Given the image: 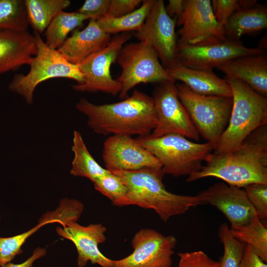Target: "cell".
I'll list each match as a JSON object with an SVG mask.
<instances>
[{
    "instance_id": "1",
    "label": "cell",
    "mask_w": 267,
    "mask_h": 267,
    "mask_svg": "<svg viewBox=\"0 0 267 267\" xmlns=\"http://www.w3.org/2000/svg\"><path fill=\"white\" fill-rule=\"evenodd\" d=\"M205 161L198 172L188 176V182L214 177L240 188L267 184V125L252 132L235 150L222 155L211 152Z\"/></svg>"
},
{
    "instance_id": "2",
    "label": "cell",
    "mask_w": 267,
    "mask_h": 267,
    "mask_svg": "<svg viewBox=\"0 0 267 267\" xmlns=\"http://www.w3.org/2000/svg\"><path fill=\"white\" fill-rule=\"evenodd\" d=\"M75 107L93 131L104 135H147L157 125L152 97L137 90L120 102L98 105L82 98Z\"/></svg>"
},
{
    "instance_id": "3",
    "label": "cell",
    "mask_w": 267,
    "mask_h": 267,
    "mask_svg": "<svg viewBox=\"0 0 267 267\" xmlns=\"http://www.w3.org/2000/svg\"><path fill=\"white\" fill-rule=\"evenodd\" d=\"M111 172L122 180L127 189L120 206L136 205L152 209L165 222L172 217L203 205L196 195H179L168 191L163 182L164 174L162 169Z\"/></svg>"
},
{
    "instance_id": "4",
    "label": "cell",
    "mask_w": 267,
    "mask_h": 267,
    "mask_svg": "<svg viewBox=\"0 0 267 267\" xmlns=\"http://www.w3.org/2000/svg\"><path fill=\"white\" fill-rule=\"evenodd\" d=\"M229 85L232 106L228 125L213 150L216 155L235 150L258 128L267 125V98L237 80L224 79Z\"/></svg>"
},
{
    "instance_id": "5",
    "label": "cell",
    "mask_w": 267,
    "mask_h": 267,
    "mask_svg": "<svg viewBox=\"0 0 267 267\" xmlns=\"http://www.w3.org/2000/svg\"><path fill=\"white\" fill-rule=\"evenodd\" d=\"M161 163L162 170L175 177L198 172L202 162L213 150L209 142L196 143L178 134H169L158 137L150 135L135 138Z\"/></svg>"
},
{
    "instance_id": "6",
    "label": "cell",
    "mask_w": 267,
    "mask_h": 267,
    "mask_svg": "<svg viewBox=\"0 0 267 267\" xmlns=\"http://www.w3.org/2000/svg\"><path fill=\"white\" fill-rule=\"evenodd\" d=\"M37 45L36 55L28 65L29 71L15 74L8 85L9 90L21 95L30 104L33 102L34 93L41 83L52 78L73 80L82 84L84 79L77 64L68 61L56 49L49 47L40 34L34 32Z\"/></svg>"
},
{
    "instance_id": "7",
    "label": "cell",
    "mask_w": 267,
    "mask_h": 267,
    "mask_svg": "<svg viewBox=\"0 0 267 267\" xmlns=\"http://www.w3.org/2000/svg\"><path fill=\"white\" fill-rule=\"evenodd\" d=\"M176 86L178 98L199 135L214 150L228 125L232 97L200 94L182 83Z\"/></svg>"
},
{
    "instance_id": "8",
    "label": "cell",
    "mask_w": 267,
    "mask_h": 267,
    "mask_svg": "<svg viewBox=\"0 0 267 267\" xmlns=\"http://www.w3.org/2000/svg\"><path fill=\"white\" fill-rule=\"evenodd\" d=\"M116 61L122 70L115 79L121 86L119 97L122 100L127 98L129 91L140 84L175 82L161 63L156 50L145 43L125 44Z\"/></svg>"
},
{
    "instance_id": "9",
    "label": "cell",
    "mask_w": 267,
    "mask_h": 267,
    "mask_svg": "<svg viewBox=\"0 0 267 267\" xmlns=\"http://www.w3.org/2000/svg\"><path fill=\"white\" fill-rule=\"evenodd\" d=\"M131 38L128 32L115 35L105 48L77 64L84 81L82 84L73 85V89L79 92L101 91L112 95L119 94L121 86L112 78L110 68L121 49Z\"/></svg>"
},
{
    "instance_id": "10",
    "label": "cell",
    "mask_w": 267,
    "mask_h": 267,
    "mask_svg": "<svg viewBox=\"0 0 267 267\" xmlns=\"http://www.w3.org/2000/svg\"><path fill=\"white\" fill-rule=\"evenodd\" d=\"M152 97L157 125L150 136L158 137L174 133L194 140L199 139L200 135L178 98L175 82L159 83Z\"/></svg>"
},
{
    "instance_id": "11",
    "label": "cell",
    "mask_w": 267,
    "mask_h": 267,
    "mask_svg": "<svg viewBox=\"0 0 267 267\" xmlns=\"http://www.w3.org/2000/svg\"><path fill=\"white\" fill-rule=\"evenodd\" d=\"M265 52L259 48L244 45L239 40L226 39L213 43L177 44V61L193 69L213 71V69L237 58Z\"/></svg>"
},
{
    "instance_id": "12",
    "label": "cell",
    "mask_w": 267,
    "mask_h": 267,
    "mask_svg": "<svg viewBox=\"0 0 267 267\" xmlns=\"http://www.w3.org/2000/svg\"><path fill=\"white\" fill-rule=\"evenodd\" d=\"M180 27L178 44L195 45L226 39L223 27L216 20L210 0H184L183 9L177 20Z\"/></svg>"
},
{
    "instance_id": "13",
    "label": "cell",
    "mask_w": 267,
    "mask_h": 267,
    "mask_svg": "<svg viewBox=\"0 0 267 267\" xmlns=\"http://www.w3.org/2000/svg\"><path fill=\"white\" fill-rule=\"evenodd\" d=\"M176 22V18L168 15L164 1L154 0L143 24L134 34L139 42L149 44L156 50L165 68L177 62Z\"/></svg>"
},
{
    "instance_id": "14",
    "label": "cell",
    "mask_w": 267,
    "mask_h": 267,
    "mask_svg": "<svg viewBox=\"0 0 267 267\" xmlns=\"http://www.w3.org/2000/svg\"><path fill=\"white\" fill-rule=\"evenodd\" d=\"M177 243L173 235L165 236L153 229H141L132 239L133 252L114 260L113 267H171Z\"/></svg>"
},
{
    "instance_id": "15",
    "label": "cell",
    "mask_w": 267,
    "mask_h": 267,
    "mask_svg": "<svg viewBox=\"0 0 267 267\" xmlns=\"http://www.w3.org/2000/svg\"><path fill=\"white\" fill-rule=\"evenodd\" d=\"M102 158L106 169L135 171L162 169L160 161L149 150L130 136L112 135L104 141Z\"/></svg>"
},
{
    "instance_id": "16",
    "label": "cell",
    "mask_w": 267,
    "mask_h": 267,
    "mask_svg": "<svg viewBox=\"0 0 267 267\" xmlns=\"http://www.w3.org/2000/svg\"><path fill=\"white\" fill-rule=\"evenodd\" d=\"M196 196L203 205L210 204L219 209L232 226L246 224L257 216L243 188L218 182Z\"/></svg>"
},
{
    "instance_id": "17",
    "label": "cell",
    "mask_w": 267,
    "mask_h": 267,
    "mask_svg": "<svg viewBox=\"0 0 267 267\" xmlns=\"http://www.w3.org/2000/svg\"><path fill=\"white\" fill-rule=\"evenodd\" d=\"M106 227L101 223L83 226L77 222L56 228L60 236L74 244L78 253V267H85L88 262L101 267H113L114 260L105 257L98 248V245L106 240Z\"/></svg>"
},
{
    "instance_id": "18",
    "label": "cell",
    "mask_w": 267,
    "mask_h": 267,
    "mask_svg": "<svg viewBox=\"0 0 267 267\" xmlns=\"http://www.w3.org/2000/svg\"><path fill=\"white\" fill-rule=\"evenodd\" d=\"M112 38L99 25L97 20L89 19L82 30L72 32L58 51L69 62L77 64L92 53L105 48Z\"/></svg>"
},
{
    "instance_id": "19",
    "label": "cell",
    "mask_w": 267,
    "mask_h": 267,
    "mask_svg": "<svg viewBox=\"0 0 267 267\" xmlns=\"http://www.w3.org/2000/svg\"><path fill=\"white\" fill-rule=\"evenodd\" d=\"M36 52L35 38L28 31L0 29V74L28 65Z\"/></svg>"
},
{
    "instance_id": "20",
    "label": "cell",
    "mask_w": 267,
    "mask_h": 267,
    "mask_svg": "<svg viewBox=\"0 0 267 267\" xmlns=\"http://www.w3.org/2000/svg\"><path fill=\"white\" fill-rule=\"evenodd\" d=\"M217 68L225 75V78L241 81L267 97V55L265 52L241 56Z\"/></svg>"
},
{
    "instance_id": "21",
    "label": "cell",
    "mask_w": 267,
    "mask_h": 267,
    "mask_svg": "<svg viewBox=\"0 0 267 267\" xmlns=\"http://www.w3.org/2000/svg\"><path fill=\"white\" fill-rule=\"evenodd\" d=\"M175 82L179 81L192 91L202 95L232 97L230 87L226 80L213 71L196 70L186 67L177 62L165 68Z\"/></svg>"
},
{
    "instance_id": "22",
    "label": "cell",
    "mask_w": 267,
    "mask_h": 267,
    "mask_svg": "<svg viewBox=\"0 0 267 267\" xmlns=\"http://www.w3.org/2000/svg\"><path fill=\"white\" fill-rule=\"evenodd\" d=\"M267 28V8L264 5L239 10L223 26L226 39L238 40L241 36L260 32Z\"/></svg>"
},
{
    "instance_id": "23",
    "label": "cell",
    "mask_w": 267,
    "mask_h": 267,
    "mask_svg": "<svg viewBox=\"0 0 267 267\" xmlns=\"http://www.w3.org/2000/svg\"><path fill=\"white\" fill-rule=\"evenodd\" d=\"M27 19L36 32H45L53 18L71 4L69 0H25Z\"/></svg>"
},
{
    "instance_id": "24",
    "label": "cell",
    "mask_w": 267,
    "mask_h": 267,
    "mask_svg": "<svg viewBox=\"0 0 267 267\" xmlns=\"http://www.w3.org/2000/svg\"><path fill=\"white\" fill-rule=\"evenodd\" d=\"M90 19H92L91 16L77 11L59 12L44 32L45 44L52 49H58L67 39L70 32L81 26L85 21Z\"/></svg>"
},
{
    "instance_id": "25",
    "label": "cell",
    "mask_w": 267,
    "mask_h": 267,
    "mask_svg": "<svg viewBox=\"0 0 267 267\" xmlns=\"http://www.w3.org/2000/svg\"><path fill=\"white\" fill-rule=\"evenodd\" d=\"M72 150L74 158L70 174L75 177H84L92 182L109 171L102 168L88 150L81 134L75 131Z\"/></svg>"
},
{
    "instance_id": "26",
    "label": "cell",
    "mask_w": 267,
    "mask_h": 267,
    "mask_svg": "<svg viewBox=\"0 0 267 267\" xmlns=\"http://www.w3.org/2000/svg\"><path fill=\"white\" fill-rule=\"evenodd\" d=\"M154 2V0H143L139 7L130 13L116 18L105 16L97 21L101 29L110 35L137 31L143 24Z\"/></svg>"
},
{
    "instance_id": "27",
    "label": "cell",
    "mask_w": 267,
    "mask_h": 267,
    "mask_svg": "<svg viewBox=\"0 0 267 267\" xmlns=\"http://www.w3.org/2000/svg\"><path fill=\"white\" fill-rule=\"evenodd\" d=\"M229 231L236 239L250 245L256 255L267 263V228L258 216L246 224L231 226Z\"/></svg>"
},
{
    "instance_id": "28",
    "label": "cell",
    "mask_w": 267,
    "mask_h": 267,
    "mask_svg": "<svg viewBox=\"0 0 267 267\" xmlns=\"http://www.w3.org/2000/svg\"><path fill=\"white\" fill-rule=\"evenodd\" d=\"M25 0H0V29L27 31Z\"/></svg>"
},
{
    "instance_id": "29",
    "label": "cell",
    "mask_w": 267,
    "mask_h": 267,
    "mask_svg": "<svg viewBox=\"0 0 267 267\" xmlns=\"http://www.w3.org/2000/svg\"><path fill=\"white\" fill-rule=\"evenodd\" d=\"M218 235L223 245V255L220 262V267H239L246 244L231 235L226 223L220 225Z\"/></svg>"
},
{
    "instance_id": "30",
    "label": "cell",
    "mask_w": 267,
    "mask_h": 267,
    "mask_svg": "<svg viewBox=\"0 0 267 267\" xmlns=\"http://www.w3.org/2000/svg\"><path fill=\"white\" fill-rule=\"evenodd\" d=\"M93 183L95 189L114 206H120L127 194V187L122 180L110 171L95 179Z\"/></svg>"
},
{
    "instance_id": "31",
    "label": "cell",
    "mask_w": 267,
    "mask_h": 267,
    "mask_svg": "<svg viewBox=\"0 0 267 267\" xmlns=\"http://www.w3.org/2000/svg\"><path fill=\"white\" fill-rule=\"evenodd\" d=\"M51 223L39 221L34 227L21 234L10 237H0V266L10 263L15 257L22 253L21 247L27 238L43 225Z\"/></svg>"
},
{
    "instance_id": "32",
    "label": "cell",
    "mask_w": 267,
    "mask_h": 267,
    "mask_svg": "<svg viewBox=\"0 0 267 267\" xmlns=\"http://www.w3.org/2000/svg\"><path fill=\"white\" fill-rule=\"evenodd\" d=\"M84 210L83 204L78 200L65 198L54 211L45 214L41 220H47L52 223L58 222L64 227L68 224L77 222Z\"/></svg>"
},
{
    "instance_id": "33",
    "label": "cell",
    "mask_w": 267,
    "mask_h": 267,
    "mask_svg": "<svg viewBox=\"0 0 267 267\" xmlns=\"http://www.w3.org/2000/svg\"><path fill=\"white\" fill-rule=\"evenodd\" d=\"M211 6L217 22L223 27L229 18L239 10L256 5L255 0H212Z\"/></svg>"
},
{
    "instance_id": "34",
    "label": "cell",
    "mask_w": 267,
    "mask_h": 267,
    "mask_svg": "<svg viewBox=\"0 0 267 267\" xmlns=\"http://www.w3.org/2000/svg\"><path fill=\"white\" fill-rule=\"evenodd\" d=\"M260 219L267 218V184L254 183L243 188Z\"/></svg>"
},
{
    "instance_id": "35",
    "label": "cell",
    "mask_w": 267,
    "mask_h": 267,
    "mask_svg": "<svg viewBox=\"0 0 267 267\" xmlns=\"http://www.w3.org/2000/svg\"><path fill=\"white\" fill-rule=\"evenodd\" d=\"M178 255L177 267H220V262L212 260L202 251L180 252Z\"/></svg>"
},
{
    "instance_id": "36",
    "label": "cell",
    "mask_w": 267,
    "mask_h": 267,
    "mask_svg": "<svg viewBox=\"0 0 267 267\" xmlns=\"http://www.w3.org/2000/svg\"><path fill=\"white\" fill-rule=\"evenodd\" d=\"M141 0H109L105 16L119 17L134 11L142 3Z\"/></svg>"
},
{
    "instance_id": "37",
    "label": "cell",
    "mask_w": 267,
    "mask_h": 267,
    "mask_svg": "<svg viewBox=\"0 0 267 267\" xmlns=\"http://www.w3.org/2000/svg\"><path fill=\"white\" fill-rule=\"evenodd\" d=\"M109 3V0H86L76 11L98 20L106 16Z\"/></svg>"
},
{
    "instance_id": "38",
    "label": "cell",
    "mask_w": 267,
    "mask_h": 267,
    "mask_svg": "<svg viewBox=\"0 0 267 267\" xmlns=\"http://www.w3.org/2000/svg\"><path fill=\"white\" fill-rule=\"evenodd\" d=\"M239 267H267V265L256 255L250 245L246 244Z\"/></svg>"
},
{
    "instance_id": "39",
    "label": "cell",
    "mask_w": 267,
    "mask_h": 267,
    "mask_svg": "<svg viewBox=\"0 0 267 267\" xmlns=\"http://www.w3.org/2000/svg\"><path fill=\"white\" fill-rule=\"evenodd\" d=\"M46 254V249L44 248H36L33 254L28 259L20 264H12L9 263L2 267H32L33 263L38 259L43 257Z\"/></svg>"
},
{
    "instance_id": "40",
    "label": "cell",
    "mask_w": 267,
    "mask_h": 267,
    "mask_svg": "<svg viewBox=\"0 0 267 267\" xmlns=\"http://www.w3.org/2000/svg\"><path fill=\"white\" fill-rule=\"evenodd\" d=\"M184 5V0H169L165 9L168 15L177 20L181 15Z\"/></svg>"
}]
</instances>
